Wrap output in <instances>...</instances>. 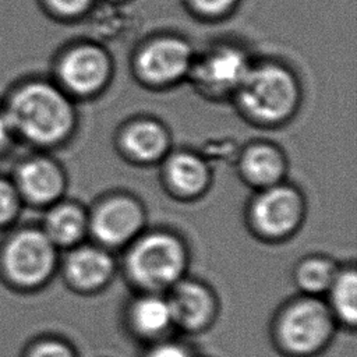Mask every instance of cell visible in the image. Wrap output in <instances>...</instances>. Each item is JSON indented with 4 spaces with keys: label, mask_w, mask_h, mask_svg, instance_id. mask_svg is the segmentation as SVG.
<instances>
[{
    "label": "cell",
    "mask_w": 357,
    "mask_h": 357,
    "mask_svg": "<svg viewBox=\"0 0 357 357\" xmlns=\"http://www.w3.org/2000/svg\"><path fill=\"white\" fill-rule=\"evenodd\" d=\"M192 42L176 32H158L141 39L130 54V73L145 89L163 92L187 82L194 60Z\"/></svg>",
    "instance_id": "ba28073f"
},
{
    "label": "cell",
    "mask_w": 357,
    "mask_h": 357,
    "mask_svg": "<svg viewBox=\"0 0 357 357\" xmlns=\"http://www.w3.org/2000/svg\"><path fill=\"white\" fill-rule=\"evenodd\" d=\"M303 100L301 77L289 61L272 56H255L230 103L248 124L278 130L294 120L303 107Z\"/></svg>",
    "instance_id": "7a4b0ae2"
},
{
    "label": "cell",
    "mask_w": 357,
    "mask_h": 357,
    "mask_svg": "<svg viewBox=\"0 0 357 357\" xmlns=\"http://www.w3.org/2000/svg\"><path fill=\"white\" fill-rule=\"evenodd\" d=\"M89 240L117 254L148 227L145 204L134 192L113 190L89 206Z\"/></svg>",
    "instance_id": "30bf717a"
},
{
    "label": "cell",
    "mask_w": 357,
    "mask_h": 357,
    "mask_svg": "<svg viewBox=\"0 0 357 357\" xmlns=\"http://www.w3.org/2000/svg\"><path fill=\"white\" fill-rule=\"evenodd\" d=\"M24 205L46 209L66 197L67 172L50 153L33 151L20 159L10 174Z\"/></svg>",
    "instance_id": "4fadbf2b"
},
{
    "label": "cell",
    "mask_w": 357,
    "mask_h": 357,
    "mask_svg": "<svg viewBox=\"0 0 357 357\" xmlns=\"http://www.w3.org/2000/svg\"><path fill=\"white\" fill-rule=\"evenodd\" d=\"M95 0H43L46 10L56 18L70 21L85 15Z\"/></svg>",
    "instance_id": "cb8c5ba5"
},
{
    "label": "cell",
    "mask_w": 357,
    "mask_h": 357,
    "mask_svg": "<svg viewBox=\"0 0 357 357\" xmlns=\"http://www.w3.org/2000/svg\"><path fill=\"white\" fill-rule=\"evenodd\" d=\"M199 357H209V356H199Z\"/></svg>",
    "instance_id": "4316f807"
},
{
    "label": "cell",
    "mask_w": 357,
    "mask_h": 357,
    "mask_svg": "<svg viewBox=\"0 0 357 357\" xmlns=\"http://www.w3.org/2000/svg\"><path fill=\"white\" fill-rule=\"evenodd\" d=\"M113 142L120 158L138 167L158 166L174 148L169 126L152 114H135L124 120Z\"/></svg>",
    "instance_id": "5bb4252c"
},
{
    "label": "cell",
    "mask_w": 357,
    "mask_h": 357,
    "mask_svg": "<svg viewBox=\"0 0 357 357\" xmlns=\"http://www.w3.org/2000/svg\"><path fill=\"white\" fill-rule=\"evenodd\" d=\"M254 59L255 54L243 40L213 39L195 50L187 82L209 102H230Z\"/></svg>",
    "instance_id": "52a82bcc"
},
{
    "label": "cell",
    "mask_w": 357,
    "mask_h": 357,
    "mask_svg": "<svg viewBox=\"0 0 357 357\" xmlns=\"http://www.w3.org/2000/svg\"><path fill=\"white\" fill-rule=\"evenodd\" d=\"M22 206L11 177L0 174V231H7L17 225Z\"/></svg>",
    "instance_id": "7402d4cb"
},
{
    "label": "cell",
    "mask_w": 357,
    "mask_h": 357,
    "mask_svg": "<svg viewBox=\"0 0 357 357\" xmlns=\"http://www.w3.org/2000/svg\"><path fill=\"white\" fill-rule=\"evenodd\" d=\"M190 8L201 18L215 21L229 15L237 0H187Z\"/></svg>",
    "instance_id": "d4e9b609"
},
{
    "label": "cell",
    "mask_w": 357,
    "mask_h": 357,
    "mask_svg": "<svg viewBox=\"0 0 357 357\" xmlns=\"http://www.w3.org/2000/svg\"><path fill=\"white\" fill-rule=\"evenodd\" d=\"M174 331L197 336L208 332L220 314V300L212 284L190 273L165 293Z\"/></svg>",
    "instance_id": "7c38bea8"
},
{
    "label": "cell",
    "mask_w": 357,
    "mask_h": 357,
    "mask_svg": "<svg viewBox=\"0 0 357 357\" xmlns=\"http://www.w3.org/2000/svg\"><path fill=\"white\" fill-rule=\"evenodd\" d=\"M20 357H79V354L67 337L53 332H42L26 340Z\"/></svg>",
    "instance_id": "44dd1931"
},
{
    "label": "cell",
    "mask_w": 357,
    "mask_h": 357,
    "mask_svg": "<svg viewBox=\"0 0 357 357\" xmlns=\"http://www.w3.org/2000/svg\"><path fill=\"white\" fill-rule=\"evenodd\" d=\"M141 357H199V354H197L187 342L172 335L159 342L144 346Z\"/></svg>",
    "instance_id": "603a6c76"
},
{
    "label": "cell",
    "mask_w": 357,
    "mask_h": 357,
    "mask_svg": "<svg viewBox=\"0 0 357 357\" xmlns=\"http://www.w3.org/2000/svg\"><path fill=\"white\" fill-rule=\"evenodd\" d=\"M17 144V138L13 132L10 121L0 106V158L6 156Z\"/></svg>",
    "instance_id": "484cf974"
},
{
    "label": "cell",
    "mask_w": 357,
    "mask_h": 357,
    "mask_svg": "<svg viewBox=\"0 0 357 357\" xmlns=\"http://www.w3.org/2000/svg\"><path fill=\"white\" fill-rule=\"evenodd\" d=\"M324 300L339 329L353 333L357 328V268L353 261L340 264Z\"/></svg>",
    "instance_id": "d6986e66"
},
{
    "label": "cell",
    "mask_w": 357,
    "mask_h": 357,
    "mask_svg": "<svg viewBox=\"0 0 357 357\" xmlns=\"http://www.w3.org/2000/svg\"><path fill=\"white\" fill-rule=\"evenodd\" d=\"M339 326L322 297L286 298L269 324L271 343L282 357H319L332 344Z\"/></svg>",
    "instance_id": "277c9868"
},
{
    "label": "cell",
    "mask_w": 357,
    "mask_h": 357,
    "mask_svg": "<svg viewBox=\"0 0 357 357\" xmlns=\"http://www.w3.org/2000/svg\"><path fill=\"white\" fill-rule=\"evenodd\" d=\"M339 266L340 262L322 252H311L301 257L291 269V280L297 293L324 298Z\"/></svg>",
    "instance_id": "ffe728a7"
},
{
    "label": "cell",
    "mask_w": 357,
    "mask_h": 357,
    "mask_svg": "<svg viewBox=\"0 0 357 357\" xmlns=\"http://www.w3.org/2000/svg\"><path fill=\"white\" fill-rule=\"evenodd\" d=\"M60 257L39 225H15L0 241V282L17 294L39 293L57 276Z\"/></svg>",
    "instance_id": "5b68a950"
},
{
    "label": "cell",
    "mask_w": 357,
    "mask_h": 357,
    "mask_svg": "<svg viewBox=\"0 0 357 357\" xmlns=\"http://www.w3.org/2000/svg\"><path fill=\"white\" fill-rule=\"evenodd\" d=\"M159 180L166 195L178 202H197L213 184L211 159L192 148H173L158 165Z\"/></svg>",
    "instance_id": "9a60e30c"
},
{
    "label": "cell",
    "mask_w": 357,
    "mask_h": 357,
    "mask_svg": "<svg viewBox=\"0 0 357 357\" xmlns=\"http://www.w3.org/2000/svg\"><path fill=\"white\" fill-rule=\"evenodd\" d=\"M305 218V194L289 180L252 191L244 208V222L250 234L272 245L291 240L301 230Z\"/></svg>",
    "instance_id": "8992f818"
},
{
    "label": "cell",
    "mask_w": 357,
    "mask_h": 357,
    "mask_svg": "<svg viewBox=\"0 0 357 357\" xmlns=\"http://www.w3.org/2000/svg\"><path fill=\"white\" fill-rule=\"evenodd\" d=\"M17 142L33 151L52 152L77 134V102L50 77H26L11 85L0 103Z\"/></svg>",
    "instance_id": "6da1fadb"
},
{
    "label": "cell",
    "mask_w": 357,
    "mask_h": 357,
    "mask_svg": "<svg viewBox=\"0 0 357 357\" xmlns=\"http://www.w3.org/2000/svg\"><path fill=\"white\" fill-rule=\"evenodd\" d=\"M117 273L116 254L91 240L63 251L57 272L63 284L79 296H95L105 291Z\"/></svg>",
    "instance_id": "8fae6325"
},
{
    "label": "cell",
    "mask_w": 357,
    "mask_h": 357,
    "mask_svg": "<svg viewBox=\"0 0 357 357\" xmlns=\"http://www.w3.org/2000/svg\"><path fill=\"white\" fill-rule=\"evenodd\" d=\"M39 226L61 252L70 250L89 240L88 206L64 197L43 209Z\"/></svg>",
    "instance_id": "ac0fdd59"
},
{
    "label": "cell",
    "mask_w": 357,
    "mask_h": 357,
    "mask_svg": "<svg viewBox=\"0 0 357 357\" xmlns=\"http://www.w3.org/2000/svg\"><path fill=\"white\" fill-rule=\"evenodd\" d=\"M114 71L109 49L88 38L73 40L56 53L50 78L75 102H88L109 89Z\"/></svg>",
    "instance_id": "9c48e42d"
},
{
    "label": "cell",
    "mask_w": 357,
    "mask_h": 357,
    "mask_svg": "<svg viewBox=\"0 0 357 357\" xmlns=\"http://www.w3.org/2000/svg\"><path fill=\"white\" fill-rule=\"evenodd\" d=\"M121 321L130 337L142 346L174 333L169 304L160 293L134 291L124 304Z\"/></svg>",
    "instance_id": "e0dca14e"
},
{
    "label": "cell",
    "mask_w": 357,
    "mask_h": 357,
    "mask_svg": "<svg viewBox=\"0 0 357 357\" xmlns=\"http://www.w3.org/2000/svg\"><path fill=\"white\" fill-rule=\"evenodd\" d=\"M234 167L241 183L257 191L287 180L289 159L279 144L257 138L237 151Z\"/></svg>",
    "instance_id": "2e32d148"
},
{
    "label": "cell",
    "mask_w": 357,
    "mask_h": 357,
    "mask_svg": "<svg viewBox=\"0 0 357 357\" xmlns=\"http://www.w3.org/2000/svg\"><path fill=\"white\" fill-rule=\"evenodd\" d=\"M120 254L119 272L132 291L165 294L191 265L187 238L167 226H148Z\"/></svg>",
    "instance_id": "3957f363"
}]
</instances>
